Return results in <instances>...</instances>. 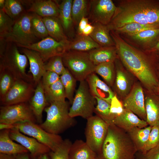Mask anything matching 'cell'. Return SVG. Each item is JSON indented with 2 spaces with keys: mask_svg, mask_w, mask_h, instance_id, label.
Segmentation results:
<instances>
[{
  "mask_svg": "<svg viewBox=\"0 0 159 159\" xmlns=\"http://www.w3.org/2000/svg\"><path fill=\"white\" fill-rule=\"evenodd\" d=\"M142 24H159V7L150 1L131 0L125 1L117 8L109 29L116 30L131 23Z\"/></svg>",
  "mask_w": 159,
  "mask_h": 159,
  "instance_id": "1",
  "label": "cell"
},
{
  "mask_svg": "<svg viewBox=\"0 0 159 159\" xmlns=\"http://www.w3.org/2000/svg\"><path fill=\"white\" fill-rule=\"evenodd\" d=\"M122 62L150 91L158 90L159 84L147 61L140 53L113 32L111 34Z\"/></svg>",
  "mask_w": 159,
  "mask_h": 159,
  "instance_id": "2",
  "label": "cell"
},
{
  "mask_svg": "<svg viewBox=\"0 0 159 159\" xmlns=\"http://www.w3.org/2000/svg\"><path fill=\"white\" fill-rule=\"evenodd\" d=\"M137 150L127 132L113 124L108 125L107 135L98 159H135Z\"/></svg>",
  "mask_w": 159,
  "mask_h": 159,
  "instance_id": "3",
  "label": "cell"
},
{
  "mask_svg": "<svg viewBox=\"0 0 159 159\" xmlns=\"http://www.w3.org/2000/svg\"><path fill=\"white\" fill-rule=\"evenodd\" d=\"M69 104L66 100L50 103L44 109L46 119L39 126L48 132L58 135L73 126L75 122L69 115Z\"/></svg>",
  "mask_w": 159,
  "mask_h": 159,
  "instance_id": "4",
  "label": "cell"
},
{
  "mask_svg": "<svg viewBox=\"0 0 159 159\" xmlns=\"http://www.w3.org/2000/svg\"><path fill=\"white\" fill-rule=\"evenodd\" d=\"M15 43L7 42L4 52L0 55V67L9 69L18 79L34 83L32 77L26 72L28 58L20 53Z\"/></svg>",
  "mask_w": 159,
  "mask_h": 159,
  "instance_id": "5",
  "label": "cell"
},
{
  "mask_svg": "<svg viewBox=\"0 0 159 159\" xmlns=\"http://www.w3.org/2000/svg\"><path fill=\"white\" fill-rule=\"evenodd\" d=\"M62 57L64 66L77 81L85 80L95 72L96 66L90 59L88 52L70 50Z\"/></svg>",
  "mask_w": 159,
  "mask_h": 159,
  "instance_id": "6",
  "label": "cell"
},
{
  "mask_svg": "<svg viewBox=\"0 0 159 159\" xmlns=\"http://www.w3.org/2000/svg\"><path fill=\"white\" fill-rule=\"evenodd\" d=\"M96 102L86 80L80 82L69 108L70 116L72 118L80 116L87 120L93 115Z\"/></svg>",
  "mask_w": 159,
  "mask_h": 159,
  "instance_id": "7",
  "label": "cell"
},
{
  "mask_svg": "<svg viewBox=\"0 0 159 159\" xmlns=\"http://www.w3.org/2000/svg\"><path fill=\"white\" fill-rule=\"evenodd\" d=\"M32 14V13L26 12L16 20L11 31L4 39L6 42L24 46L38 42L31 27Z\"/></svg>",
  "mask_w": 159,
  "mask_h": 159,
  "instance_id": "8",
  "label": "cell"
},
{
  "mask_svg": "<svg viewBox=\"0 0 159 159\" xmlns=\"http://www.w3.org/2000/svg\"><path fill=\"white\" fill-rule=\"evenodd\" d=\"M70 42L68 39L58 41L48 36L34 44L24 46L16 44L18 47L32 50L37 52L44 62L51 58L62 56L69 50Z\"/></svg>",
  "mask_w": 159,
  "mask_h": 159,
  "instance_id": "9",
  "label": "cell"
},
{
  "mask_svg": "<svg viewBox=\"0 0 159 159\" xmlns=\"http://www.w3.org/2000/svg\"><path fill=\"white\" fill-rule=\"evenodd\" d=\"M14 125L21 132L34 138L51 151H55L64 140L59 135L48 132L32 122L26 121Z\"/></svg>",
  "mask_w": 159,
  "mask_h": 159,
  "instance_id": "10",
  "label": "cell"
},
{
  "mask_svg": "<svg viewBox=\"0 0 159 159\" xmlns=\"http://www.w3.org/2000/svg\"><path fill=\"white\" fill-rule=\"evenodd\" d=\"M108 125L95 115L87 119L85 142L97 154L100 151L107 132Z\"/></svg>",
  "mask_w": 159,
  "mask_h": 159,
  "instance_id": "11",
  "label": "cell"
},
{
  "mask_svg": "<svg viewBox=\"0 0 159 159\" xmlns=\"http://www.w3.org/2000/svg\"><path fill=\"white\" fill-rule=\"evenodd\" d=\"M26 121L37 122L28 102L0 106V123L14 124Z\"/></svg>",
  "mask_w": 159,
  "mask_h": 159,
  "instance_id": "12",
  "label": "cell"
},
{
  "mask_svg": "<svg viewBox=\"0 0 159 159\" xmlns=\"http://www.w3.org/2000/svg\"><path fill=\"white\" fill-rule=\"evenodd\" d=\"M34 83L17 79L5 96L0 100L1 106L28 102L33 96Z\"/></svg>",
  "mask_w": 159,
  "mask_h": 159,
  "instance_id": "13",
  "label": "cell"
},
{
  "mask_svg": "<svg viewBox=\"0 0 159 159\" xmlns=\"http://www.w3.org/2000/svg\"><path fill=\"white\" fill-rule=\"evenodd\" d=\"M90 6L92 20L106 25L110 23L117 8L111 0H91Z\"/></svg>",
  "mask_w": 159,
  "mask_h": 159,
  "instance_id": "14",
  "label": "cell"
},
{
  "mask_svg": "<svg viewBox=\"0 0 159 159\" xmlns=\"http://www.w3.org/2000/svg\"><path fill=\"white\" fill-rule=\"evenodd\" d=\"M9 136L13 140L17 142L25 148L34 159L42 155L48 153L51 150L48 147L34 138L24 135L16 127L10 130Z\"/></svg>",
  "mask_w": 159,
  "mask_h": 159,
  "instance_id": "15",
  "label": "cell"
},
{
  "mask_svg": "<svg viewBox=\"0 0 159 159\" xmlns=\"http://www.w3.org/2000/svg\"><path fill=\"white\" fill-rule=\"evenodd\" d=\"M123 105L140 118L146 121V114L143 88L138 84L135 85L124 100Z\"/></svg>",
  "mask_w": 159,
  "mask_h": 159,
  "instance_id": "16",
  "label": "cell"
},
{
  "mask_svg": "<svg viewBox=\"0 0 159 159\" xmlns=\"http://www.w3.org/2000/svg\"><path fill=\"white\" fill-rule=\"evenodd\" d=\"M24 4H28L27 12L35 13L42 17H58L59 4L51 0H23Z\"/></svg>",
  "mask_w": 159,
  "mask_h": 159,
  "instance_id": "17",
  "label": "cell"
},
{
  "mask_svg": "<svg viewBox=\"0 0 159 159\" xmlns=\"http://www.w3.org/2000/svg\"><path fill=\"white\" fill-rule=\"evenodd\" d=\"M92 94L106 100L110 104L115 94L110 87L102 81L93 72L89 75L86 79Z\"/></svg>",
  "mask_w": 159,
  "mask_h": 159,
  "instance_id": "18",
  "label": "cell"
},
{
  "mask_svg": "<svg viewBox=\"0 0 159 159\" xmlns=\"http://www.w3.org/2000/svg\"><path fill=\"white\" fill-rule=\"evenodd\" d=\"M112 122V124L126 132L135 127L144 128L148 125L146 121L124 108L123 112L115 117Z\"/></svg>",
  "mask_w": 159,
  "mask_h": 159,
  "instance_id": "19",
  "label": "cell"
},
{
  "mask_svg": "<svg viewBox=\"0 0 159 159\" xmlns=\"http://www.w3.org/2000/svg\"><path fill=\"white\" fill-rule=\"evenodd\" d=\"M21 51L28 58L30 65L28 72L32 74L33 81L36 86L46 71L44 62L38 53L35 51L22 48Z\"/></svg>",
  "mask_w": 159,
  "mask_h": 159,
  "instance_id": "20",
  "label": "cell"
},
{
  "mask_svg": "<svg viewBox=\"0 0 159 159\" xmlns=\"http://www.w3.org/2000/svg\"><path fill=\"white\" fill-rule=\"evenodd\" d=\"M29 103L37 122L41 123L43 111L48 105L41 80L37 85L34 94Z\"/></svg>",
  "mask_w": 159,
  "mask_h": 159,
  "instance_id": "21",
  "label": "cell"
},
{
  "mask_svg": "<svg viewBox=\"0 0 159 159\" xmlns=\"http://www.w3.org/2000/svg\"><path fill=\"white\" fill-rule=\"evenodd\" d=\"M10 130H1L0 153L16 155L28 153V151L21 144L15 143L9 136Z\"/></svg>",
  "mask_w": 159,
  "mask_h": 159,
  "instance_id": "22",
  "label": "cell"
},
{
  "mask_svg": "<svg viewBox=\"0 0 159 159\" xmlns=\"http://www.w3.org/2000/svg\"><path fill=\"white\" fill-rule=\"evenodd\" d=\"M146 121L149 125L159 126V96L152 95L145 99Z\"/></svg>",
  "mask_w": 159,
  "mask_h": 159,
  "instance_id": "23",
  "label": "cell"
},
{
  "mask_svg": "<svg viewBox=\"0 0 159 159\" xmlns=\"http://www.w3.org/2000/svg\"><path fill=\"white\" fill-rule=\"evenodd\" d=\"M97 155L85 142L77 140L72 144L69 152V158L93 159Z\"/></svg>",
  "mask_w": 159,
  "mask_h": 159,
  "instance_id": "24",
  "label": "cell"
},
{
  "mask_svg": "<svg viewBox=\"0 0 159 159\" xmlns=\"http://www.w3.org/2000/svg\"><path fill=\"white\" fill-rule=\"evenodd\" d=\"M90 59L97 66L101 64L113 62L116 57V51L112 47H100L88 52Z\"/></svg>",
  "mask_w": 159,
  "mask_h": 159,
  "instance_id": "25",
  "label": "cell"
},
{
  "mask_svg": "<svg viewBox=\"0 0 159 159\" xmlns=\"http://www.w3.org/2000/svg\"><path fill=\"white\" fill-rule=\"evenodd\" d=\"M42 18L49 36L58 41L68 39L58 17Z\"/></svg>",
  "mask_w": 159,
  "mask_h": 159,
  "instance_id": "26",
  "label": "cell"
},
{
  "mask_svg": "<svg viewBox=\"0 0 159 159\" xmlns=\"http://www.w3.org/2000/svg\"><path fill=\"white\" fill-rule=\"evenodd\" d=\"M94 30L90 35L101 47H110L114 44L111 38L107 25L99 23H94Z\"/></svg>",
  "mask_w": 159,
  "mask_h": 159,
  "instance_id": "27",
  "label": "cell"
},
{
  "mask_svg": "<svg viewBox=\"0 0 159 159\" xmlns=\"http://www.w3.org/2000/svg\"><path fill=\"white\" fill-rule=\"evenodd\" d=\"M72 0H64L59 4L58 17L66 35L71 33L73 24L72 14Z\"/></svg>",
  "mask_w": 159,
  "mask_h": 159,
  "instance_id": "28",
  "label": "cell"
},
{
  "mask_svg": "<svg viewBox=\"0 0 159 159\" xmlns=\"http://www.w3.org/2000/svg\"><path fill=\"white\" fill-rule=\"evenodd\" d=\"M152 127L149 125L144 128L135 127L127 132L138 152L140 153L145 147Z\"/></svg>",
  "mask_w": 159,
  "mask_h": 159,
  "instance_id": "29",
  "label": "cell"
},
{
  "mask_svg": "<svg viewBox=\"0 0 159 159\" xmlns=\"http://www.w3.org/2000/svg\"><path fill=\"white\" fill-rule=\"evenodd\" d=\"M100 47L90 36L79 35L73 41L70 42L69 50L87 52Z\"/></svg>",
  "mask_w": 159,
  "mask_h": 159,
  "instance_id": "30",
  "label": "cell"
},
{
  "mask_svg": "<svg viewBox=\"0 0 159 159\" xmlns=\"http://www.w3.org/2000/svg\"><path fill=\"white\" fill-rule=\"evenodd\" d=\"M44 90L47 102L49 105L54 102L65 100L64 88L60 80Z\"/></svg>",
  "mask_w": 159,
  "mask_h": 159,
  "instance_id": "31",
  "label": "cell"
},
{
  "mask_svg": "<svg viewBox=\"0 0 159 159\" xmlns=\"http://www.w3.org/2000/svg\"><path fill=\"white\" fill-rule=\"evenodd\" d=\"M22 0H5L2 9L4 12L14 21L27 12Z\"/></svg>",
  "mask_w": 159,
  "mask_h": 159,
  "instance_id": "32",
  "label": "cell"
},
{
  "mask_svg": "<svg viewBox=\"0 0 159 159\" xmlns=\"http://www.w3.org/2000/svg\"><path fill=\"white\" fill-rule=\"evenodd\" d=\"M17 79L9 69L0 67V100L5 96Z\"/></svg>",
  "mask_w": 159,
  "mask_h": 159,
  "instance_id": "33",
  "label": "cell"
},
{
  "mask_svg": "<svg viewBox=\"0 0 159 159\" xmlns=\"http://www.w3.org/2000/svg\"><path fill=\"white\" fill-rule=\"evenodd\" d=\"M60 80L64 88L66 98L72 105L74 98L77 80L67 69L60 76Z\"/></svg>",
  "mask_w": 159,
  "mask_h": 159,
  "instance_id": "34",
  "label": "cell"
},
{
  "mask_svg": "<svg viewBox=\"0 0 159 159\" xmlns=\"http://www.w3.org/2000/svg\"><path fill=\"white\" fill-rule=\"evenodd\" d=\"M88 1L86 0H74L72 6V14L73 24H78L80 20L87 14Z\"/></svg>",
  "mask_w": 159,
  "mask_h": 159,
  "instance_id": "35",
  "label": "cell"
},
{
  "mask_svg": "<svg viewBox=\"0 0 159 159\" xmlns=\"http://www.w3.org/2000/svg\"><path fill=\"white\" fill-rule=\"evenodd\" d=\"M95 72L101 76L109 85L113 84L114 79L113 62H108L96 66Z\"/></svg>",
  "mask_w": 159,
  "mask_h": 159,
  "instance_id": "36",
  "label": "cell"
},
{
  "mask_svg": "<svg viewBox=\"0 0 159 159\" xmlns=\"http://www.w3.org/2000/svg\"><path fill=\"white\" fill-rule=\"evenodd\" d=\"M32 14L31 25L34 35L38 39L41 40L48 37L47 31L43 18L35 13H32Z\"/></svg>",
  "mask_w": 159,
  "mask_h": 159,
  "instance_id": "37",
  "label": "cell"
},
{
  "mask_svg": "<svg viewBox=\"0 0 159 159\" xmlns=\"http://www.w3.org/2000/svg\"><path fill=\"white\" fill-rule=\"evenodd\" d=\"M97 102L94 113L108 125L112 124L110 115V104L106 100L98 97H95Z\"/></svg>",
  "mask_w": 159,
  "mask_h": 159,
  "instance_id": "38",
  "label": "cell"
},
{
  "mask_svg": "<svg viewBox=\"0 0 159 159\" xmlns=\"http://www.w3.org/2000/svg\"><path fill=\"white\" fill-rule=\"evenodd\" d=\"M159 28V24L144 25L136 22L127 24L115 30L119 32L127 34L129 35L148 29Z\"/></svg>",
  "mask_w": 159,
  "mask_h": 159,
  "instance_id": "39",
  "label": "cell"
},
{
  "mask_svg": "<svg viewBox=\"0 0 159 159\" xmlns=\"http://www.w3.org/2000/svg\"><path fill=\"white\" fill-rule=\"evenodd\" d=\"M15 23L2 9H0V39H4L11 32Z\"/></svg>",
  "mask_w": 159,
  "mask_h": 159,
  "instance_id": "40",
  "label": "cell"
},
{
  "mask_svg": "<svg viewBox=\"0 0 159 159\" xmlns=\"http://www.w3.org/2000/svg\"><path fill=\"white\" fill-rule=\"evenodd\" d=\"M45 68L46 71L55 72L61 75L66 69L63 62L61 56L52 57L45 64Z\"/></svg>",
  "mask_w": 159,
  "mask_h": 159,
  "instance_id": "41",
  "label": "cell"
},
{
  "mask_svg": "<svg viewBox=\"0 0 159 159\" xmlns=\"http://www.w3.org/2000/svg\"><path fill=\"white\" fill-rule=\"evenodd\" d=\"M72 144L68 139L64 140L55 151L49 153L51 159H69V152Z\"/></svg>",
  "mask_w": 159,
  "mask_h": 159,
  "instance_id": "42",
  "label": "cell"
},
{
  "mask_svg": "<svg viewBox=\"0 0 159 159\" xmlns=\"http://www.w3.org/2000/svg\"><path fill=\"white\" fill-rule=\"evenodd\" d=\"M159 145V126H152L148 140L140 153L145 154Z\"/></svg>",
  "mask_w": 159,
  "mask_h": 159,
  "instance_id": "43",
  "label": "cell"
},
{
  "mask_svg": "<svg viewBox=\"0 0 159 159\" xmlns=\"http://www.w3.org/2000/svg\"><path fill=\"white\" fill-rule=\"evenodd\" d=\"M115 85L116 89L121 95L127 93L129 88V83L125 73L120 69L116 70Z\"/></svg>",
  "mask_w": 159,
  "mask_h": 159,
  "instance_id": "44",
  "label": "cell"
},
{
  "mask_svg": "<svg viewBox=\"0 0 159 159\" xmlns=\"http://www.w3.org/2000/svg\"><path fill=\"white\" fill-rule=\"evenodd\" d=\"M159 34V28L147 29L130 36L136 40L147 42L153 40Z\"/></svg>",
  "mask_w": 159,
  "mask_h": 159,
  "instance_id": "45",
  "label": "cell"
},
{
  "mask_svg": "<svg viewBox=\"0 0 159 159\" xmlns=\"http://www.w3.org/2000/svg\"><path fill=\"white\" fill-rule=\"evenodd\" d=\"M124 107L123 104L115 95L110 103V118L112 124V120L115 117L121 114L123 112Z\"/></svg>",
  "mask_w": 159,
  "mask_h": 159,
  "instance_id": "46",
  "label": "cell"
},
{
  "mask_svg": "<svg viewBox=\"0 0 159 159\" xmlns=\"http://www.w3.org/2000/svg\"><path fill=\"white\" fill-rule=\"evenodd\" d=\"M60 76L49 71H46L43 74L41 81L44 90L60 80Z\"/></svg>",
  "mask_w": 159,
  "mask_h": 159,
  "instance_id": "47",
  "label": "cell"
},
{
  "mask_svg": "<svg viewBox=\"0 0 159 159\" xmlns=\"http://www.w3.org/2000/svg\"><path fill=\"white\" fill-rule=\"evenodd\" d=\"M140 154L138 159H159V145L145 154Z\"/></svg>",
  "mask_w": 159,
  "mask_h": 159,
  "instance_id": "48",
  "label": "cell"
},
{
  "mask_svg": "<svg viewBox=\"0 0 159 159\" xmlns=\"http://www.w3.org/2000/svg\"><path fill=\"white\" fill-rule=\"evenodd\" d=\"M88 19L86 17H83L80 21L78 24L77 32L79 35H82L83 30L88 24Z\"/></svg>",
  "mask_w": 159,
  "mask_h": 159,
  "instance_id": "49",
  "label": "cell"
},
{
  "mask_svg": "<svg viewBox=\"0 0 159 159\" xmlns=\"http://www.w3.org/2000/svg\"><path fill=\"white\" fill-rule=\"evenodd\" d=\"M94 27L89 23L87 25L83 30L82 35L85 36H90L93 32Z\"/></svg>",
  "mask_w": 159,
  "mask_h": 159,
  "instance_id": "50",
  "label": "cell"
},
{
  "mask_svg": "<svg viewBox=\"0 0 159 159\" xmlns=\"http://www.w3.org/2000/svg\"><path fill=\"white\" fill-rule=\"evenodd\" d=\"M15 127L14 124H10L4 123H0V130L11 129Z\"/></svg>",
  "mask_w": 159,
  "mask_h": 159,
  "instance_id": "51",
  "label": "cell"
},
{
  "mask_svg": "<svg viewBox=\"0 0 159 159\" xmlns=\"http://www.w3.org/2000/svg\"><path fill=\"white\" fill-rule=\"evenodd\" d=\"M14 159H30L27 153L15 155Z\"/></svg>",
  "mask_w": 159,
  "mask_h": 159,
  "instance_id": "52",
  "label": "cell"
},
{
  "mask_svg": "<svg viewBox=\"0 0 159 159\" xmlns=\"http://www.w3.org/2000/svg\"><path fill=\"white\" fill-rule=\"evenodd\" d=\"M14 155L0 153V159H14Z\"/></svg>",
  "mask_w": 159,
  "mask_h": 159,
  "instance_id": "53",
  "label": "cell"
},
{
  "mask_svg": "<svg viewBox=\"0 0 159 159\" xmlns=\"http://www.w3.org/2000/svg\"><path fill=\"white\" fill-rule=\"evenodd\" d=\"M35 159H49L47 153L42 155Z\"/></svg>",
  "mask_w": 159,
  "mask_h": 159,
  "instance_id": "54",
  "label": "cell"
},
{
  "mask_svg": "<svg viewBox=\"0 0 159 159\" xmlns=\"http://www.w3.org/2000/svg\"><path fill=\"white\" fill-rule=\"evenodd\" d=\"M5 0H0V9H3L4 6Z\"/></svg>",
  "mask_w": 159,
  "mask_h": 159,
  "instance_id": "55",
  "label": "cell"
},
{
  "mask_svg": "<svg viewBox=\"0 0 159 159\" xmlns=\"http://www.w3.org/2000/svg\"><path fill=\"white\" fill-rule=\"evenodd\" d=\"M156 47L157 49H159V42L157 44Z\"/></svg>",
  "mask_w": 159,
  "mask_h": 159,
  "instance_id": "56",
  "label": "cell"
},
{
  "mask_svg": "<svg viewBox=\"0 0 159 159\" xmlns=\"http://www.w3.org/2000/svg\"><path fill=\"white\" fill-rule=\"evenodd\" d=\"M93 159H98L97 156H97L95 157V158H93Z\"/></svg>",
  "mask_w": 159,
  "mask_h": 159,
  "instance_id": "57",
  "label": "cell"
},
{
  "mask_svg": "<svg viewBox=\"0 0 159 159\" xmlns=\"http://www.w3.org/2000/svg\"><path fill=\"white\" fill-rule=\"evenodd\" d=\"M158 91H159V88H158Z\"/></svg>",
  "mask_w": 159,
  "mask_h": 159,
  "instance_id": "58",
  "label": "cell"
},
{
  "mask_svg": "<svg viewBox=\"0 0 159 159\" xmlns=\"http://www.w3.org/2000/svg\"><path fill=\"white\" fill-rule=\"evenodd\" d=\"M135 159H138L137 158H135Z\"/></svg>",
  "mask_w": 159,
  "mask_h": 159,
  "instance_id": "59",
  "label": "cell"
}]
</instances>
